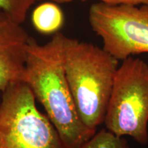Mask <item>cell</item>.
I'll return each instance as SVG.
<instances>
[{
	"instance_id": "cell-4",
	"label": "cell",
	"mask_w": 148,
	"mask_h": 148,
	"mask_svg": "<svg viewBox=\"0 0 148 148\" xmlns=\"http://www.w3.org/2000/svg\"><path fill=\"white\" fill-rule=\"evenodd\" d=\"M0 148H64L56 130L22 81L1 92Z\"/></svg>"
},
{
	"instance_id": "cell-11",
	"label": "cell",
	"mask_w": 148,
	"mask_h": 148,
	"mask_svg": "<svg viewBox=\"0 0 148 148\" xmlns=\"http://www.w3.org/2000/svg\"><path fill=\"white\" fill-rule=\"evenodd\" d=\"M1 92H0V101H1Z\"/></svg>"
},
{
	"instance_id": "cell-5",
	"label": "cell",
	"mask_w": 148,
	"mask_h": 148,
	"mask_svg": "<svg viewBox=\"0 0 148 148\" xmlns=\"http://www.w3.org/2000/svg\"><path fill=\"white\" fill-rule=\"evenodd\" d=\"M88 22L103 50L116 60L148 53V5L95 3L88 10Z\"/></svg>"
},
{
	"instance_id": "cell-8",
	"label": "cell",
	"mask_w": 148,
	"mask_h": 148,
	"mask_svg": "<svg viewBox=\"0 0 148 148\" xmlns=\"http://www.w3.org/2000/svg\"><path fill=\"white\" fill-rule=\"evenodd\" d=\"M79 148H130L127 140L107 129L96 132Z\"/></svg>"
},
{
	"instance_id": "cell-7",
	"label": "cell",
	"mask_w": 148,
	"mask_h": 148,
	"mask_svg": "<svg viewBox=\"0 0 148 148\" xmlns=\"http://www.w3.org/2000/svg\"><path fill=\"white\" fill-rule=\"evenodd\" d=\"M31 20L36 32L44 35H53L63 27L64 15L57 3L44 2L34 9Z\"/></svg>"
},
{
	"instance_id": "cell-6",
	"label": "cell",
	"mask_w": 148,
	"mask_h": 148,
	"mask_svg": "<svg viewBox=\"0 0 148 148\" xmlns=\"http://www.w3.org/2000/svg\"><path fill=\"white\" fill-rule=\"evenodd\" d=\"M29 38L21 23L0 10V92L23 82Z\"/></svg>"
},
{
	"instance_id": "cell-3",
	"label": "cell",
	"mask_w": 148,
	"mask_h": 148,
	"mask_svg": "<svg viewBox=\"0 0 148 148\" xmlns=\"http://www.w3.org/2000/svg\"><path fill=\"white\" fill-rule=\"evenodd\" d=\"M103 123L116 136L148 143V64L144 60L129 57L119 66Z\"/></svg>"
},
{
	"instance_id": "cell-9",
	"label": "cell",
	"mask_w": 148,
	"mask_h": 148,
	"mask_svg": "<svg viewBox=\"0 0 148 148\" xmlns=\"http://www.w3.org/2000/svg\"><path fill=\"white\" fill-rule=\"evenodd\" d=\"M41 1L44 0H0V10L6 12L22 24L25 21L31 7Z\"/></svg>"
},
{
	"instance_id": "cell-10",
	"label": "cell",
	"mask_w": 148,
	"mask_h": 148,
	"mask_svg": "<svg viewBox=\"0 0 148 148\" xmlns=\"http://www.w3.org/2000/svg\"><path fill=\"white\" fill-rule=\"evenodd\" d=\"M50 1L57 4H62V3H71L75 1H86V0H50ZM96 1L110 5H148V0H96Z\"/></svg>"
},
{
	"instance_id": "cell-2",
	"label": "cell",
	"mask_w": 148,
	"mask_h": 148,
	"mask_svg": "<svg viewBox=\"0 0 148 148\" xmlns=\"http://www.w3.org/2000/svg\"><path fill=\"white\" fill-rule=\"evenodd\" d=\"M119 60L91 42L66 36L64 69L75 108L92 130L103 123Z\"/></svg>"
},
{
	"instance_id": "cell-1",
	"label": "cell",
	"mask_w": 148,
	"mask_h": 148,
	"mask_svg": "<svg viewBox=\"0 0 148 148\" xmlns=\"http://www.w3.org/2000/svg\"><path fill=\"white\" fill-rule=\"evenodd\" d=\"M66 39L60 32L45 44L30 36L23 82L44 108L64 148H79L97 131L84 124L75 108L64 69Z\"/></svg>"
}]
</instances>
